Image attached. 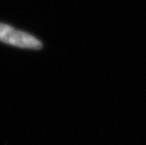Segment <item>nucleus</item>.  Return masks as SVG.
<instances>
[{"label": "nucleus", "mask_w": 146, "mask_h": 145, "mask_svg": "<svg viewBox=\"0 0 146 145\" xmlns=\"http://www.w3.org/2000/svg\"><path fill=\"white\" fill-rule=\"evenodd\" d=\"M0 41L21 48L39 49L42 46L35 37L2 23H0Z\"/></svg>", "instance_id": "1"}]
</instances>
